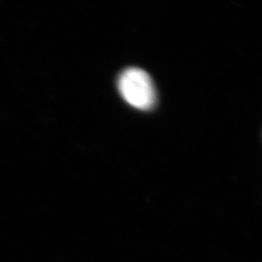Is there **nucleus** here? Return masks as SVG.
Listing matches in <instances>:
<instances>
[{"label": "nucleus", "instance_id": "1", "mask_svg": "<svg viewBox=\"0 0 262 262\" xmlns=\"http://www.w3.org/2000/svg\"><path fill=\"white\" fill-rule=\"evenodd\" d=\"M118 89L125 101L136 109L148 111L156 102V89L149 75L144 70L131 67L118 79Z\"/></svg>", "mask_w": 262, "mask_h": 262}]
</instances>
